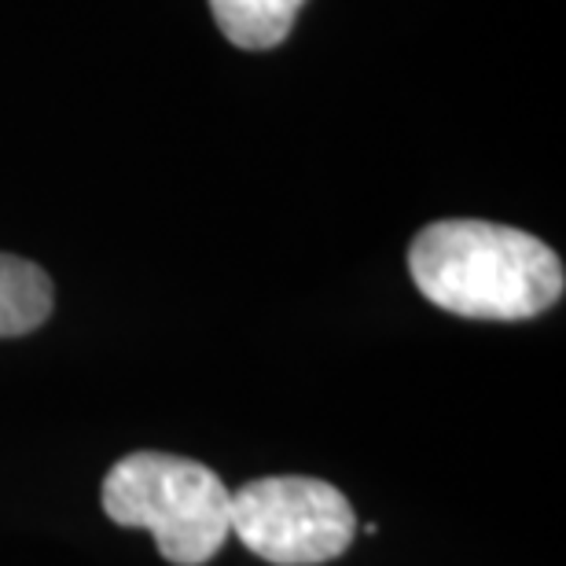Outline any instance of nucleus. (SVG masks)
I'll return each instance as SVG.
<instances>
[{
  "instance_id": "obj_1",
  "label": "nucleus",
  "mask_w": 566,
  "mask_h": 566,
  "mask_svg": "<svg viewBox=\"0 0 566 566\" xmlns=\"http://www.w3.org/2000/svg\"><path fill=\"white\" fill-rule=\"evenodd\" d=\"M409 273L427 302L468 321H530L563 298L559 254L493 221H434L412 240Z\"/></svg>"
},
{
  "instance_id": "obj_2",
  "label": "nucleus",
  "mask_w": 566,
  "mask_h": 566,
  "mask_svg": "<svg viewBox=\"0 0 566 566\" xmlns=\"http://www.w3.org/2000/svg\"><path fill=\"white\" fill-rule=\"evenodd\" d=\"M111 523L151 530L163 559L174 566L210 563L232 537V493L207 463L133 452L104 479Z\"/></svg>"
},
{
  "instance_id": "obj_3",
  "label": "nucleus",
  "mask_w": 566,
  "mask_h": 566,
  "mask_svg": "<svg viewBox=\"0 0 566 566\" xmlns=\"http://www.w3.org/2000/svg\"><path fill=\"white\" fill-rule=\"evenodd\" d=\"M354 507L321 479L276 474L232 493V537L273 566L332 563L354 545Z\"/></svg>"
},
{
  "instance_id": "obj_4",
  "label": "nucleus",
  "mask_w": 566,
  "mask_h": 566,
  "mask_svg": "<svg viewBox=\"0 0 566 566\" xmlns=\"http://www.w3.org/2000/svg\"><path fill=\"white\" fill-rule=\"evenodd\" d=\"M52 313V280L41 265L0 254V338L30 335Z\"/></svg>"
},
{
  "instance_id": "obj_5",
  "label": "nucleus",
  "mask_w": 566,
  "mask_h": 566,
  "mask_svg": "<svg viewBox=\"0 0 566 566\" xmlns=\"http://www.w3.org/2000/svg\"><path fill=\"white\" fill-rule=\"evenodd\" d=\"M305 0H210L221 33L235 49L265 52L287 38Z\"/></svg>"
}]
</instances>
